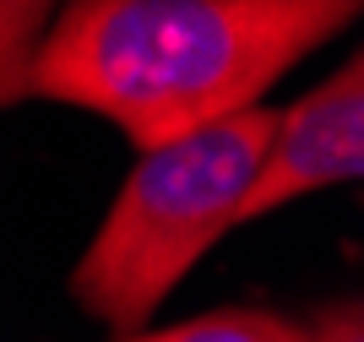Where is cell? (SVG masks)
I'll return each mask as SVG.
<instances>
[{
	"label": "cell",
	"mask_w": 364,
	"mask_h": 342,
	"mask_svg": "<svg viewBox=\"0 0 364 342\" xmlns=\"http://www.w3.org/2000/svg\"><path fill=\"white\" fill-rule=\"evenodd\" d=\"M60 0H0V109L22 104V82H28V60L44 38L49 16Z\"/></svg>",
	"instance_id": "277c9868"
},
{
	"label": "cell",
	"mask_w": 364,
	"mask_h": 342,
	"mask_svg": "<svg viewBox=\"0 0 364 342\" xmlns=\"http://www.w3.org/2000/svg\"><path fill=\"white\" fill-rule=\"evenodd\" d=\"M141 337H168V342H294L304 337L294 321L267 310H213L196 315V321H180V326H158L141 331Z\"/></svg>",
	"instance_id": "5b68a950"
},
{
	"label": "cell",
	"mask_w": 364,
	"mask_h": 342,
	"mask_svg": "<svg viewBox=\"0 0 364 342\" xmlns=\"http://www.w3.org/2000/svg\"><path fill=\"white\" fill-rule=\"evenodd\" d=\"M364 0H65L28 60L22 98L104 114L131 147L250 109L332 44Z\"/></svg>",
	"instance_id": "6da1fadb"
},
{
	"label": "cell",
	"mask_w": 364,
	"mask_h": 342,
	"mask_svg": "<svg viewBox=\"0 0 364 342\" xmlns=\"http://www.w3.org/2000/svg\"><path fill=\"white\" fill-rule=\"evenodd\" d=\"M272 131V109L234 114L141 147L104 228L71 272V299L114 337H141L185 272L240 228V196Z\"/></svg>",
	"instance_id": "7a4b0ae2"
},
{
	"label": "cell",
	"mask_w": 364,
	"mask_h": 342,
	"mask_svg": "<svg viewBox=\"0 0 364 342\" xmlns=\"http://www.w3.org/2000/svg\"><path fill=\"white\" fill-rule=\"evenodd\" d=\"M364 169V60H343L321 87H310L294 109L272 114L261 164L240 196V223L289 207L310 191L359 179Z\"/></svg>",
	"instance_id": "3957f363"
}]
</instances>
